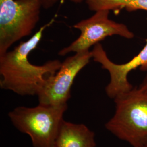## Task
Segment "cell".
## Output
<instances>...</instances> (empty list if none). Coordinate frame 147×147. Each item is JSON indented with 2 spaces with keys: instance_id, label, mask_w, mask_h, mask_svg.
Listing matches in <instances>:
<instances>
[{
  "instance_id": "3957f363",
  "label": "cell",
  "mask_w": 147,
  "mask_h": 147,
  "mask_svg": "<svg viewBox=\"0 0 147 147\" xmlns=\"http://www.w3.org/2000/svg\"><path fill=\"white\" fill-rule=\"evenodd\" d=\"M68 104L53 106L39 104L33 107L19 106L8 113L13 125L27 134L33 147H53Z\"/></svg>"
},
{
  "instance_id": "ba28073f",
  "label": "cell",
  "mask_w": 147,
  "mask_h": 147,
  "mask_svg": "<svg viewBox=\"0 0 147 147\" xmlns=\"http://www.w3.org/2000/svg\"><path fill=\"white\" fill-rule=\"evenodd\" d=\"M53 147H96L94 133L84 124L63 120Z\"/></svg>"
},
{
  "instance_id": "7c38bea8",
  "label": "cell",
  "mask_w": 147,
  "mask_h": 147,
  "mask_svg": "<svg viewBox=\"0 0 147 147\" xmlns=\"http://www.w3.org/2000/svg\"><path fill=\"white\" fill-rule=\"evenodd\" d=\"M147 147V143H146V144H144V146H143V147Z\"/></svg>"
},
{
  "instance_id": "9c48e42d",
  "label": "cell",
  "mask_w": 147,
  "mask_h": 147,
  "mask_svg": "<svg viewBox=\"0 0 147 147\" xmlns=\"http://www.w3.org/2000/svg\"><path fill=\"white\" fill-rule=\"evenodd\" d=\"M89 10L115 11L125 9L128 11H147V0H85Z\"/></svg>"
},
{
  "instance_id": "30bf717a",
  "label": "cell",
  "mask_w": 147,
  "mask_h": 147,
  "mask_svg": "<svg viewBox=\"0 0 147 147\" xmlns=\"http://www.w3.org/2000/svg\"><path fill=\"white\" fill-rule=\"evenodd\" d=\"M44 9H49L53 7L59 0H36ZM71 2L75 3H80L84 0H70Z\"/></svg>"
},
{
  "instance_id": "5b68a950",
  "label": "cell",
  "mask_w": 147,
  "mask_h": 147,
  "mask_svg": "<svg viewBox=\"0 0 147 147\" xmlns=\"http://www.w3.org/2000/svg\"><path fill=\"white\" fill-rule=\"evenodd\" d=\"M110 11L108 10L95 11L89 18L75 24L73 27L80 31V35L69 45L61 49L58 55L63 56L71 53L89 51L90 47L112 36H119L128 39L133 38L134 33L126 25L111 20Z\"/></svg>"
},
{
  "instance_id": "8992f818",
  "label": "cell",
  "mask_w": 147,
  "mask_h": 147,
  "mask_svg": "<svg viewBox=\"0 0 147 147\" xmlns=\"http://www.w3.org/2000/svg\"><path fill=\"white\" fill-rule=\"evenodd\" d=\"M92 58L90 51L76 53L66 58L55 75L47 78L37 95L39 104L60 106L67 104L71 97L74 79Z\"/></svg>"
},
{
  "instance_id": "52a82bcc",
  "label": "cell",
  "mask_w": 147,
  "mask_h": 147,
  "mask_svg": "<svg viewBox=\"0 0 147 147\" xmlns=\"http://www.w3.org/2000/svg\"><path fill=\"white\" fill-rule=\"evenodd\" d=\"M91 51L95 62L100 63L101 68L109 73L110 80L105 88V92L111 99H114L118 95L133 89L127 79L132 70L139 67L147 70V40L141 51L129 62L123 64H116L111 61L100 43L94 45Z\"/></svg>"
},
{
  "instance_id": "277c9868",
  "label": "cell",
  "mask_w": 147,
  "mask_h": 147,
  "mask_svg": "<svg viewBox=\"0 0 147 147\" xmlns=\"http://www.w3.org/2000/svg\"><path fill=\"white\" fill-rule=\"evenodd\" d=\"M42 8L36 0H0V56L31 34Z\"/></svg>"
},
{
  "instance_id": "6da1fadb",
  "label": "cell",
  "mask_w": 147,
  "mask_h": 147,
  "mask_svg": "<svg viewBox=\"0 0 147 147\" xmlns=\"http://www.w3.org/2000/svg\"><path fill=\"white\" fill-rule=\"evenodd\" d=\"M53 20L41 27L26 42L0 56V87L17 94L37 95L46 79L55 75L62 65L58 59L50 60L42 65L32 64L28 56L37 47L45 29Z\"/></svg>"
},
{
  "instance_id": "8fae6325",
  "label": "cell",
  "mask_w": 147,
  "mask_h": 147,
  "mask_svg": "<svg viewBox=\"0 0 147 147\" xmlns=\"http://www.w3.org/2000/svg\"><path fill=\"white\" fill-rule=\"evenodd\" d=\"M137 88L143 93L147 95V75L146 78L143 80L142 83Z\"/></svg>"
},
{
  "instance_id": "7a4b0ae2",
  "label": "cell",
  "mask_w": 147,
  "mask_h": 147,
  "mask_svg": "<svg viewBox=\"0 0 147 147\" xmlns=\"http://www.w3.org/2000/svg\"><path fill=\"white\" fill-rule=\"evenodd\" d=\"M113 100L115 112L106 129L131 147H143L147 142V95L136 87Z\"/></svg>"
}]
</instances>
